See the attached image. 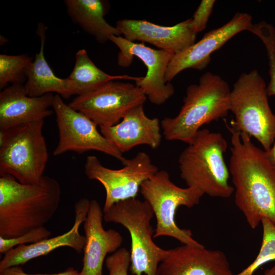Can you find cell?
Returning <instances> with one entry per match:
<instances>
[{
	"instance_id": "cell-1",
	"label": "cell",
	"mask_w": 275,
	"mask_h": 275,
	"mask_svg": "<svg viewBox=\"0 0 275 275\" xmlns=\"http://www.w3.org/2000/svg\"><path fill=\"white\" fill-rule=\"evenodd\" d=\"M224 121L231 134L229 169L235 205L251 228H256L264 218L275 226V169L251 137Z\"/></svg>"
},
{
	"instance_id": "cell-2",
	"label": "cell",
	"mask_w": 275,
	"mask_h": 275,
	"mask_svg": "<svg viewBox=\"0 0 275 275\" xmlns=\"http://www.w3.org/2000/svg\"><path fill=\"white\" fill-rule=\"evenodd\" d=\"M61 196L54 178L44 175L38 184H25L0 175V236L16 237L44 226L56 212Z\"/></svg>"
},
{
	"instance_id": "cell-3",
	"label": "cell",
	"mask_w": 275,
	"mask_h": 275,
	"mask_svg": "<svg viewBox=\"0 0 275 275\" xmlns=\"http://www.w3.org/2000/svg\"><path fill=\"white\" fill-rule=\"evenodd\" d=\"M231 90L219 75L207 72L189 86L179 113L160 125L165 139L189 143L205 124L224 119L230 111Z\"/></svg>"
},
{
	"instance_id": "cell-4",
	"label": "cell",
	"mask_w": 275,
	"mask_h": 275,
	"mask_svg": "<svg viewBox=\"0 0 275 275\" xmlns=\"http://www.w3.org/2000/svg\"><path fill=\"white\" fill-rule=\"evenodd\" d=\"M226 139L207 129L198 131L180 154L181 178L187 187H194L212 197L229 198L234 191L229 182V169L224 159Z\"/></svg>"
},
{
	"instance_id": "cell-5",
	"label": "cell",
	"mask_w": 275,
	"mask_h": 275,
	"mask_svg": "<svg viewBox=\"0 0 275 275\" xmlns=\"http://www.w3.org/2000/svg\"><path fill=\"white\" fill-rule=\"evenodd\" d=\"M44 124L40 120L0 131V175L22 184L40 182L48 160Z\"/></svg>"
},
{
	"instance_id": "cell-6",
	"label": "cell",
	"mask_w": 275,
	"mask_h": 275,
	"mask_svg": "<svg viewBox=\"0 0 275 275\" xmlns=\"http://www.w3.org/2000/svg\"><path fill=\"white\" fill-rule=\"evenodd\" d=\"M268 97L265 81L257 70L241 74L230 95V111L235 117L230 126L255 138L265 152L275 138V115Z\"/></svg>"
},
{
	"instance_id": "cell-7",
	"label": "cell",
	"mask_w": 275,
	"mask_h": 275,
	"mask_svg": "<svg viewBox=\"0 0 275 275\" xmlns=\"http://www.w3.org/2000/svg\"><path fill=\"white\" fill-rule=\"evenodd\" d=\"M154 215L147 201L135 198L116 203L103 212L106 222L122 225L131 237L130 266L132 274L156 275L159 264L169 250L159 247L152 239L151 221Z\"/></svg>"
},
{
	"instance_id": "cell-8",
	"label": "cell",
	"mask_w": 275,
	"mask_h": 275,
	"mask_svg": "<svg viewBox=\"0 0 275 275\" xmlns=\"http://www.w3.org/2000/svg\"><path fill=\"white\" fill-rule=\"evenodd\" d=\"M140 191L145 200L151 206L156 224L153 238L169 236L176 239L183 244L203 246L194 239L189 229L180 228L175 222V213L180 206L191 208L198 204L204 195L194 187L181 188L170 179L169 173L158 171L144 181Z\"/></svg>"
},
{
	"instance_id": "cell-9",
	"label": "cell",
	"mask_w": 275,
	"mask_h": 275,
	"mask_svg": "<svg viewBox=\"0 0 275 275\" xmlns=\"http://www.w3.org/2000/svg\"><path fill=\"white\" fill-rule=\"evenodd\" d=\"M147 98L135 84L112 80L77 96L68 104L100 127H109L118 123L134 107L144 105Z\"/></svg>"
},
{
	"instance_id": "cell-10",
	"label": "cell",
	"mask_w": 275,
	"mask_h": 275,
	"mask_svg": "<svg viewBox=\"0 0 275 275\" xmlns=\"http://www.w3.org/2000/svg\"><path fill=\"white\" fill-rule=\"evenodd\" d=\"M158 171V168L144 152L127 159L123 167L118 170L104 167L94 155L88 156L84 166L87 178L99 181L105 189L103 212L116 203L136 198L142 183Z\"/></svg>"
},
{
	"instance_id": "cell-11",
	"label": "cell",
	"mask_w": 275,
	"mask_h": 275,
	"mask_svg": "<svg viewBox=\"0 0 275 275\" xmlns=\"http://www.w3.org/2000/svg\"><path fill=\"white\" fill-rule=\"evenodd\" d=\"M52 108L56 116L59 141L53 150L54 156L68 151L79 154L90 150L98 151L112 156L123 164L127 159L97 128V125L82 113L77 111L56 94Z\"/></svg>"
},
{
	"instance_id": "cell-12",
	"label": "cell",
	"mask_w": 275,
	"mask_h": 275,
	"mask_svg": "<svg viewBox=\"0 0 275 275\" xmlns=\"http://www.w3.org/2000/svg\"><path fill=\"white\" fill-rule=\"evenodd\" d=\"M109 41L120 50L117 56V63L120 66L128 67L134 57L139 58L146 66L145 76L135 81V85L152 103L162 104L174 95V86L164 79L168 66L174 54L166 50L151 48L144 43L129 41L121 36L111 35Z\"/></svg>"
},
{
	"instance_id": "cell-13",
	"label": "cell",
	"mask_w": 275,
	"mask_h": 275,
	"mask_svg": "<svg viewBox=\"0 0 275 275\" xmlns=\"http://www.w3.org/2000/svg\"><path fill=\"white\" fill-rule=\"evenodd\" d=\"M252 16L238 12L223 26L205 33L198 42L175 54L168 66L164 79L170 81L180 72L188 69L201 70L210 61V55L238 33L250 30Z\"/></svg>"
},
{
	"instance_id": "cell-14",
	"label": "cell",
	"mask_w": 275,
	"mask_h": 275,
	"mask_svg": "<svg viewBox=\"0 0 275 275\" xmlns=\"http://www.w3.org/2000/svg\"><path fill=\"white\" fill-rule=\"evenodd\" d=\"M156 275H233L224 252L183 244L169 250Z\"/></svg>"
},
{
	"instance_id": "cell-15",
	"label": "cell",
	"mask_w": 275,
	"mask_h": 275,
	"mask_svg": "<svg viewBox=\"0 0 275 275\" xmlns=\"http://www.w3.org/2000/svg\"><path fill=\"white\" fill-rule=\"evenodd\" d=\"M191 18L166 26L145 20L123 19L116 27L126 40L147 42L174 55L195 43L197 34L190 27Z\"/></svg>"
},
{
	"instance_id": "cell-16",
	"label": "cell",
	"mask_w": 275,
	"mask_h": 275,
	"mask_svg": "<svg viewBox=\"0 0 275 275\" xmlns=\"http://www.w3.org/2000/svg\"><path fill=\"white\" fill-rule=\"evenodd\" d=\"M90 204V201L86 198H80L75 203L73 225L64 234L36 243L20 245L8 251L0 261V271L24 265L31 260L46 255L62 246L69 247L81 253L86 244V237L80 233L79 228L87 217Z\"/></svg>"
},
{
	"instance_id": "cell-17",
	"label": "cell",
	"mask_w": 275,
	"mask_h": 275,
	"mask_svg": "<svg viewBox=\"0 0 275 275\" xmlns=\"http://www.w3.org/2000/svg\"><path fill=\"white\" fill-rule=\"evenodd\" d=\"M103 212L96 200L90 201L84 222L86 244L83 250L81 275H102V266L107 254L114 253L121 245L123 237L118 231L105 230L102 226Z\"/></svg>"
},
{
	"instance_id": "cell-18",
	"label": "cell",
	"mask_w": 275,
	"mask_h": 275,
	"mask_svg": "<svg viewBox=\"0 0 275 275\" xmlns=\"http://www.w3.org/2000/svg\"><path fill=\"white\" fill-rule=\"evenodd\" d=\"M160 122L157 118H149L144 105L129 111L118 123L100 127L101 134L122 153L139 145L158 148L161 142Z\"/></svg>"
},
{
	"instance_id": "cell-19",
	"label": "cell",
	"mask_w": 275,
	"mask_h": 275,
	"mask_svg": "<svg viewBox=\"0 0 275 275\" xmlns=\"http://www.w3.org/2000/svg\"><path fill=\"white\" fill-rule=\"evenodd\" d=\"M54 95L29 96L23 84H13L0 93V131L32 123L51 116Z\"/></svg>"
},
{
	"instance_id": "cell-20",
	"label": "cell",
	"mask_w": 275,
	"mask_h": 275,
	"mask_svg": "<svg viewBox=\"0 0 275 275\" xmlns=\"http://www.w3.org/2000/svg\"><path fill=\"white\" fill-rule=\"evenodd\" d=\"M46 30L43 23H38L37 34L40 38V48L30 66L27 80L24 84V88L27 94L31 97L56 93L62 98L67 99L74 95L70 81L67 78L57 76L45 58Z\"/></svg>"
},
{
	"instance_id": "cell-21",
	"label": "cell",
	"mask_w": 275,
	"mask_h": 275,
	"mask_svg": "<svg viewBox=\"0 0 275 275\" xmlns=\"http://www.w3.org/2000/svg\"><path fill=\"white\" fill-rule=\"evenodd\" d=\"M68 15L72 22L93 36L100 44L109 41L111 35L121 36L116 26L104 19L107 11V3L101 0H65Z\"/></svg>"
},
{
	"instance_id": "cell-22",
	"label": "cell",
	"mask_w": 275,
	"mask_h": 275,
	"mask_svg": "<svg viewBox=\"0 0 275 275\" xmlns=\"http://www.w3.org/2000/svg\"><path fill=\"white\" fill-rule=\"evenodd\" d=\"M73 69L67 77L71 82L74 94L82 95L97 88L103 84L116 79H129L136 81L141 77L127 75H111L97 67L85 49L78 50L75 56Z\"/></svg>"
},
{
	"instance_id": "cell-23",
	"label": "cell",
	"mask_w": 275,
	"mask_h": 275,
	"mask_svg": "<svg viewBox=\"0 0 275 275\" xmlns=\"http://www.w3.org/2000/svg\"><path fill=\"white\" fill-rule=\"evenodd\" d=\"M33 58L26 54H0V89L9 84H23L26 82Z\"/></svg>"
},
{
	"instance_id": "cell-24",
	"label": "cell",
	"mask_w": 275,
	"mask_h": 275,
	"mask_svg": "<svg viewBox=\"0 0 275 275\" xmlns=\"http://www.w3.org/2000/svg\"><path fill=\"white\" fill-rule=\"evenodd\" d=\"M261 224L263 237L259 253L249 266L236 275H253L260 266L275 260V226L267 219H263Z\"/></svg>"
},
{
	"instance_id": "cell-25",
	"label": "cell",
	"mask_w": 275,
	"mask_h": 275,
	"mask_svg": "<svg viewBox=\"0 0 275 275\" xmlns=\"http://www.w3.org/2000/svg\"><path fill=\"white\" fill-rule=\"evenodd\" d=\"M51 234L49 230L43 226L16 237L6 238L0 236V253L4 255L15 246L39 242L49 238Z\"/></svg>"
},
{
	"instance_id": "cell-26",
	"label": "cell",
	"mask_w": 275,
	"mask_h": 275,
	"mask_svg": "<svg viewBox=\"0 0 275 275\" xmlns=\"http://www.w3.org/2000/svg\"><path fill=\"white\" fill-rule=\"evenodd\" d=\"M109 275H128L130 266V254L125 248L119 249L105 259Z\"/></svg>"
},
{
	"instance_id": "cell-27",
	"label": "cell",
	"mask_w": 275,
	"mask_h": 275,
	"mask_svg": "<svg viewBox=\"0 0 275 275\" xmlns=\"http://www.w3.org/2000/svg\"><path fill=\"white\" fill-rule=\"evenodd\" d=\"M214 0H202L191 18L190 27L196 34L203 31L212 13Z\"/></svg>"
},
{
	"instance_id": "cell-28",
	"label": "cell",
	"mask_w": 275,
	"mask_h": 275,
	"mask_svg": "<svg viewBox=\"0 0 275 275\" xmlns=\"http://www.w3.org/2000/svg\"><path fill=\"white\" fill-rule=\"evenodd\" d=\"M0 275H81L73 267H69L62 272L51 274H29L20 266L11 267L0 271Z\"/></svg>"
},
{
	"instance_id": "cell-29",
	"label": "cell",
	"mask_w": 275,
	"mask_h": 275,
	"mask_svg": "<svg viewBox=\"0 0 275 275\" xmlns=\"http://www.w3.org/2000/svg\"><path fill=\"white\" fill-rule=\"evenodd\" d=\"M265 152L269 162L275 169V138L269 150Z\"/></svg>"
},
{
	"instance_id": "cell-30",
	"label": "cell",
	"mask_w": 275,
	"mask_h": 275,
	"mask_svg": "<svg viewBox=\"0 0 275 275\" xmlns=\"http://www.w3.org/2000/svg\"><path fill=\"white\" fill-rule=\"evenodd\" d=\"M263 275H275V264L271 268L266 270Z\"/></svg>"
}]
</instances>
